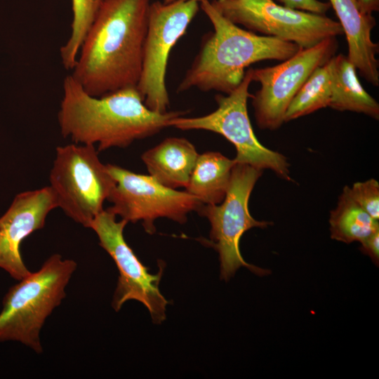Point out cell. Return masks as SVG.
<instances>
[{
	"instance_id": "6da1fadb",
	"label": "cell",
	"mask_w": 379,
	"mask_h": 379,
	"mask_svg": "<svg viewBox=\"0 0 379 379\" xmlns=\"http://www.w3.org/2000/svg\"><path fill=\"white\" fill-rule=\"evenodd\" d=\"M150 4V0H102L71 74L88 94L101 97L137 86Z\"/></svg>"
},
{
	"instance_id": "7a4b0ae2",
	"label": "cell",
	"mask_w": 379,
	"mask_h": 379,
	"mask_svg": "<svg viewBox=\"0 0 379 379\" xmlns=\"http://www.w3.org/2000/svg\"><path fill=\"white\" fill-rule=\"evenodd\" d=\"M62 91L58 114L61 134L74 143L97 145L98 152L157 134L171 119L185 114L149 109L136 86L94 97L70 74L63 81Z\"/></svg>"
},
{
	"instance_id": "3957f363",
	"label": "cell",
	"mask_w": 379,
	"mask_h": 379,
	"mask_svg": "<svg viewBox=\"0 0 379 379\" xmlns=\"http://www.w3.org/2000/svg\"><path fill=\"white\" fill-rule=\"evenodd\" d=\"M200 8L213 32L204 37L198 54L178 86V93L196 88L229 94L239 86L246 68L253 63L284 61L302 49L294 43L241 28L222 16L208 0L200 2Z\"/></svg>"
},
{
	"instance_id": "277c9868",
	"label": "cell",
	"mask_w": 379,
	"mask_h": 379,
	"mask_svg": "<svg viewBox=\"0 0 379 379\" xmlns=\"http://www.w3.org/2000/svg\"><path fill=\"white\" fill-rule=\"evenodd\" d=\"M77 267L72 259L51 255L36 272L11 286L0 312V343L16 341L37 354L43 352L40 332L66 296L65 288Z\"/></svg>"
},
{
	"instance_id": "5b68a950",
	"label": "cell",
	"mask_w": 379,
	"mask_h": 379,
	"mask_svg": "<svg viewBox=\"0 0 379 379\" xmlns=\"http://www.w3.org/2000/svg\"><path fill=\"white\" fill-rule=\"evenodd\" d=\"M49 180L58 207L87 228L104 210L103 204L115 185L95 147L77 143L56 148Z\"/></svg>"
},
{
	"instance_id": "8992f818",
	"label": "cell",
	"mask_w": 379,
	"mask_h": 379,
	"mask_svg": "<svg viewBox=\"0 0 379 379\" xmlns=\"http://www.w3.org/2000/svg\"><path fill=\"white\" fill-rule=\"evenodd\" d=\"M262 171L245 164L235 163L230 185L223 201L219 204H203L198 212L210 222V240L206 244L219 255L220 278L228 281L241 267L259 276L270 273L266 269L248 264L239 250L244 232L253 227L265 228L271 223L255 220L250 213L248 200Z\"/></svg>"
},
{
	"instance_id": "52a82bcc",
	"label": "cell",
	"mask_w": 379,
	"mask_h": 379,
	"mask_svg": "<svg viewBox=\"0 0 379 379\" xmlns=\"http://www.w3.org/2000/svg\"><path fill=\"white\" fill-rule=\"evenodd\" d=\"M253 81L251 68L245 73L239 86L229 94H217V108L199 117H177L168 122L181 130H205L218 133L230 141L237 150L236 163L250 165L260 170L268 169L280 178L291 181L290 164L282 154L267 148L255 137L249 119L247 101Z\"/></svg>"
},
{
	"instance_id": "ba28073f",
	"label": "cell",
	"mask_w": 379,
	"mask_h": 379,
	"mask_svg": "<svg viewBox=\"0 0 379 379\" xmlns=\"http://www.w3.org/2000/svg\"><path fill=\"white\" fill-rule=\"evenodd\" d=\"M199 2L176 0L151 3L137 89L149 109L165 113L169 107L166 74L171 49L197 14Z\"/></svg>"
},
{
	"instance_id": "9c48e42d",
	"label": "cell",
	"mask_w": 379,
	"mask_h": 379,
	"mask_svg": "<svg viewBox=\"0 0 379 379\" xmlns=\"http://www.w3.org/2000/svg\"><path fill=\"white\" fill-rule=\"evenodd\" d=\"M225 18L254 33L311 48L323 40L343 34L338 21L326 15L294 10L273 0H213Z\"/></svg>"
},
{
	"instance_id": "30bf717a",
	"label": "cell",
	"mask_w": 379,
	"mask_h": 379,
	"mask_svg": "<svg viewBox=\"0 0 379 379\" xmlns=\"http://www.w3.org/2000/svg\"><path fill=\"white\" fill-rule=\"evenodd\" d=\"M107 168L115 181L107 199L112 204L108 208L128 223L141 221L149 234L156 231L157 219L166 218L184 224L188 213L198 211L203 205L186 191L165 187L149 175L113 164H107Z\"/></svg>"
},
{
	"instance_id": "8fae6325",
	"label": "cell",
	"mask_w": 379,
	"mask_h": 379,
	"mask_svg": "<svg viewBox=\"0 0 379 379\" xmlns=\"http://www.w3.org/2000/svg\"><path fill=\"white\" fill-rule=\"evenodd\" d=\"M109 208L103 210L93 221L90 229L96 234L100 246L112 257L119 272L112 305L119 311L128 300H135L148 310L152 321L160 324L166 319L168 301L161 293L159 286L164 264L157 274H151L136 256L124 239V230L128 222L117 220Z\"/></svg>"
},
{
	"instance_id": "7c38bea8",
	"label": "cell",
	"mask_w": 379,
	"mask_h": 379,
	"mask_svg": "<svg viewBox=\"0 0 379 379\" xmlns=\"http://www.w3.org/2000/svg\"><path fill=\"white\" fill-rule=\"evenodd\" d=\"M337 49L336 37H330L311 48L300 49L277 65L251 68L252 80L260 84L251 97L257 126L261 129L279 128L299 89L316 68L335 55Z\"/></svg>"
},
{
	"instance_id": "4fadbf2b",
	"label": "cell",
	"mask_w": 379,
	"mask_h": 379,
	"mask_svg": "<svg viewBox=\"0 0 379 379\" xmlns=\"http://www.w3.org/2000/svg\"><path fill=\"white\" fill-rule=\"evenodd\" d=\"M58 208L50 186L18 194L0 217V268L20 281L30 271L21 255L22 242L42 229L49 213Z\"/></svg>"
},
{
	"instance_id": "5bb4252c",
	"label": "cell",
	"mask_w": 379,
	"mask_h": 379,
	"mask_svg": "<svg viewBox=\"0 0 379 379\" xmlns=\"http://www.w3.org/2000/svg\"><path fill=\"white\" fill-rule=\"evenodd\" d=\"M345 34L350 61L360 75L374 86H379V44L373 41L371 32L376 25L372 15L364 14L357 0H329Z\"/></svg>"
},
{
	"instance_id": "9a60e30c",
	"label": "cell",
	"mask_w": 379,
	"mask_h": 379,
	"mask_svg": "<svg viewBox=\"0 0 379 379\" xmlns=\"http://www.w3.org/2000/svg\"><path fill=\"white\" fill-rule=\"evenodd\" d=\"M199 154L194 146L182 138H168L145 152L142 160L154 179L176 190L186 187Z\"/></svg>"
},
{
	"instance_id": "2e32d148",
	"label": "cell",
	"mask_w": 379,
	"mask_h": 379,
	"mask_svg": "<svg viewBox=\"0 0 379 379\" xmlns=\"http://www.w3.org/2000/svg\"><path fill=\"white\" fill-rule=\"evenodd\" d=\"M332 84L330 107L338 111L364 114L379 119V104L363 88L357 69L347 55L338 54L331 59Z\"/></svg>"
},
{
	"instance_id": "e0dca14e",
	"label": "cell",
	"mask_w": 379,
	"mask_h": 379,
	"mask_svg": "<svg viewBox=\"0 0 379 379\" xmlns=\"http://www.w3.org/2000/svg\"><path fill=\"white\" fill-rule=\"evenodd\" d=\"M218 152L199 154L185 191L203 204H219L225 197L235 164Z\"/></svg>"
},
{
	"instance_id": "ac0fdd59",
	"label": "cell",
	"mask_w": 379,
	"mask_h": 379,
	"mask_svg": "<svg viewBox=\"0 0 379 379\" xmlns=\"http://www.w3.org/2000/svg\"><path fill=\"white\" fill-rule=\"evenodd\" d=\"M331 237L345 244L361 242L379 230L378 220L369 215L352 197L345 186L336 207L330 212Z\"/></svg>"
},
{
	"instance_id": "d6986e66",
	"label": "cell",
	"mask_w": 379,
	"mask_h": 379,
	"mask_svg": "<svg viewBox=\"0 0 379 379\" xmlns=\"http://www.w3.org/2000/svg\"><path fill=\"white\" fill-rule=\"evenodd\" d=\"M331 59L316 68L299 89L286 109L284 122L329 106L332 84Z\"/></svg>"
},
{
	"instance_id": "ffe728a7",
	"label": "cell",
	"mask_w": 379,
	"mask_h": 379,
	"mask_svg": "<svg viewBox=\"0 0 379 379\" xmlns=\"http://www.w3.org/2000/svg\"><path fill=\"white\" fill-rule=\"evenodd\" d=\"M102 0H72L73 20L70 35L61 46L60 55L62 63L67 69L72 70L77 61L79 50Z\"/></svg>"
},
{
	"instance_id": "44dd1931",
	"label": "cell",
	"mask_w": 379,
	"mask_h": 379,
	"mask_svg": "<svg viewBox=\"0 0 379 379\" xmlns=\"http://www.w3.org/2000/svg\"><path fill=\"white\" fill-rule=\"evenodd\" d=\"M354 201L373 219H379V183L374 178L354 182L349 187Z\"/></svg>"
},
{
	"instance_id": "7402d4cb",
	"label": "cell",
	"mask_w": 379,
	"mask_h": 379,
	"mask_svg": "<svg viewBox=\"0 0 379 379\" xmlns=\"http://www.w3.org/2000/svg\"><path fill=\"white\" fill-rule=\"evenodd\" d=\"M281 5L288 8L325 15L331 8L329 2L319 0H277Z\"/></svg>"
},
{
	"instance_id": "603a6c76",
	"label": "cell",
	"mask_w": 379,
	"mask_h": 379,
	"mask_svg": "<svg viewBox=\"0 0 379 379\" xmlns=\"http://www.w3.org/2000/svg\"><path fill=\"white\" fill-rule=\"evenodd\" d=\"M360 243V251L364 254L368 255L378 266L379 263V230L373 232Z\"/></svg>"
},
{
	"instance_id": "cb8c5ba5",
	"label": "cell",
	"mask_w": 379,
	"mask_h": 379,
	"mask_svg": "<svg viewBox=\"0 0 379 379\" xmlns=\"http://www.w3.org/2000/svg\"><path fill=\"white\" fill-rule=\"evenodd\" d=\"M361 11L366 15H372L379 10V0H357Z\"/></svg>"
},
{
	"instance_id": "d4e9b609",
	"label": "cell",
	"mask_w": 379,
	"mask_h": 379,
	"mask_svg": "<svg viewBox=\"0 0 379 379\" xmlns=\"http://www.w3.org/2000/svg\"><path fill=\"white\" fill-rule=\"evenodd\" d=\"M176 0H164L163 2L165 3V4H168V3H171V2H173V1H175ZM193 1H197L199 3L204 1V0H193Z\"/></svg>"
}]
</instances>
